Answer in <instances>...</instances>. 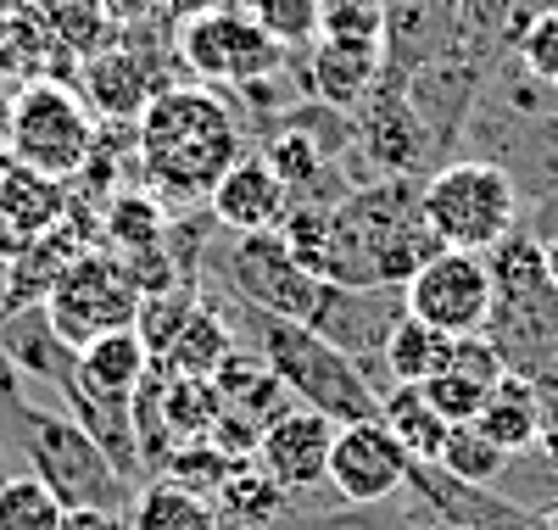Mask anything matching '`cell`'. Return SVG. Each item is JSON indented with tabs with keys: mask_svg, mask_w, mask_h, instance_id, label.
<instances>
[{
	"mask_svg": "<svg viewBox=\"0 0 558 530\" xmlns=\"http://www.w3.org/2000/svg\"><path fill=\"white\" fill-rule=\"evenodd\" d=\"M241 157H246L241 112L213 84H168L134 118V168L168 207L207 202Z\"/></svg>",
	"mask_w": 558,
	"mask_h": 530,
	"instance_id": "cell-1",
	"label": "cell"
},
{
	"mask_svg": "<svg viewBox=\"0 0 558 530\" xmlns=\"http://www.w3.org/2000/svg\"><path fill=\"white\" fill-rule=\"evenodd\" d=\"M441 252L425 213L418 179H363L330 207V285L341 291H391Z\"/></svg>",
	"mask_w": 558,
	"mask_h": 530,
	"instance_id": "cell-2",
	"label": "cell"
},
{
	"mask_svg": "<svg viewBox=\"0 0 558 530\" xmlns=\"http://www.w3.org/2000/svg\"><path fill=\"white\" fill-rule=\"evenodd\" d=\"M486 268H492L486 335L497 341V352L508 358L514 374H531V380L553 374L558 369V291H553L542 240L514 229L486 252Z\"/></svg>",
	"mask_w": 558,
	"mask_h": 530,
	"instance_id": "cell-3",
	"label": "cell"
},
{
	"mask_svg": "<svg viewBox=\"0 0 558 530\" xmlns=\"http://www.w3.org/2000/svg\"><path fill=\"white\" fill-rule=\"evenodd\" d=\"M252 335H257V358L286 380V392L302 408H318L336 424H357V419H380V392L368 385L363 363L352 352H341L330 335H318L313 324H291V318H268L241 308Z\"/></svg>",
	"mask_w": 558,
	"mask_h": 530,
	"instance_id": "cell-4",
	"label": "cell"
},
{
	"mask_svg": "<svg viewBox=\"0 0 558 530\" xmlns=\"http://www.w3.org/2000/svg\"><path fill=\"white\" fill-rule=\"evenodd\" d=\"M418 213H425L430 234L441 252H492L497 240L520 229L525 196L514 173L492 157H452L436 173L418 179Z\"/></svg>",
	"mask_w": 558,
	"mask_h": 530,
	"instance_id": "cell-5",
	"label": "cell"
},
{
	"mask_svg": "<svg viewBox=\"0 0 558 530\" xmlns=\"http://www.w3.org/2000/svg\"><path fill=\"white\" fill-rule=\"evenodd\" d=\"M101 134V118L89 112V101L78 95V84L68 79H39L17 89V112H12V152L23 168L73 184L89 162V146Z\"/></svg>",
	"mask_w": 558,
	"mask_h": 530,
	"instance_id": "cell-6",
	"label": "cell"
},
{
	"mask_svg": "<svg viewBox=\"0 0 558 530\" xmlns=\"http://www.w3.org/2000/svg\"><path fill=\"white\" fill-rule=\"evenodd\" d=\"M223 279H229V291H235L241 308L268 313V318H291V324H318L324 302H330V285L313 279V274L291 257V246L279 240V229L229 234Z\"/></svg>",
	"mask_w": 558,
	"mask_h": 530,
	"instance_id": "cell-7",
	"label": "cell"
},
{
	"mask_svg": "<svg viewBox=\"0 0 558 530\" xmlns=\"http://www.w3.org/2000/svg\"><path fill=\"white\" fill-rule=\"evenodd\" d=\"M179 62L191 68L196 79H207L213 89H252L263 79H274L279 68L291 62L286 39H274L252 12L241 7H218L196 23H184L173 39Z\"/></svg>",
	"mask_w": 558,
	"mask_h": 530,
	"instance_id": "cell-8",
	"label": "cell"
},
{
	"mask_svg": "<svg viewBox=\"0 0 558 530\" xmlns=\"http://www.w3.org/2000/svg\"><path fill=\"white\" fill-rule=\"evenodd\" d=\"M134 313H140V285L123 274V263L107 246H89L57 279V291L45 297V318L73 352H84L112 329H134Z\"/></svg>",
	"mask_w": 558,
	"mask_h": 530,
	"instance_id": "cell-9",
	"label": "cell"
},
{
	"mask_svg": "<svg viewBox=\"0 0 558 530\" xmlns=\"http://www.w3.org/2000/svg\"><path fill=\"white\" fill-rule=\"evenodd\" d=\"M352 152L375 168V179H425L441 168L436 134L408 101V79L386 68V79L352 112Z\"/></svg>",
	"mask_w": 558,
	"mask_h": 530,
	"instance_id": "cell-10",
	"label": "cell"
},
{
	"mask_svg": "<svg viewBox=\"0 0 558 530\" xmlns=\"http://www.w3.org/2000/svg\"><path fill=\"white\" fill-rule=\"evenodd\" d=\"M413 318L436 324L441 335H486L492 324V268L481 252H436L402 285Z\"/></svg>",
	"mask_w": 558,
	"mask_h": 530,
	"instance_id": "cell-11",
	"label": "cell"
},
{
	"mask_svg": "<svg viewBox=\"0 0 558 530\" xmlns=\"http://www.w3.org/2000/svg\"><path fill=\"white\" fill-rule=\"evenodd\" d=\"M162 62L151 57V45L140 28H118L112 45H101L96 57L78 62V95L89 101L101 123H134L157 95H162Z\"/></svg>",
	"mask_w": 558,
	"mask_h": 530,
	"instance_id": "cell-12",
	"label": "cell"
},
{
	"mask_svg": "<svg viewBox=\"0 0 558 530\" xmlns=\"http://www.w3.org/2000/svg\"><path fill=\"white\" fill-rule=\"evenodd\" d=\"M408 480H413V458L380 419L341 424L336 453H330V486L341 503H352V508L397 503V497H408Z\"/></svg>",
	"mask_w": 558,
	"mask_h": 530,
	"instance_id": "cell-13",
	"label": "cell"
},
{
	"mask_svg": "<svg viewBox=\"0 0 558 530\" xmlns=\"http://www.w3.org/2000/svg\"><path fill=\"white\" fill-rule=\"evenodd\" d=\"M341 424L324 419L318 408H291L286 419H274L257 442V469L268 480H279L291 497L313 492V486H330V453H336Z\"/></svg>",
	"mask_w": 558,
	"mask_h": 530,
	"instance_id": "cell-14",
	"label": "cell"
},
{
	"mask_svg": "<svg viewBox=\"0 0 558 530\" xmlns=\"http://www.w3.org/2000/svg\"><path fill=\"white\" fill-rule=\"evenodd\" d=\"M73 213L68 184L23 168L17 157H0V268L34 252L45 234H57Z\"/></svg>",
	"mask_w": 558,
	"mask_h": 530,
	"instance_id": "cell-15",
	"label": "cell"
},
{
	"mask_svg": "<svg viewBox=\"0 0 558 530\" xmlns=\"http://www.w3.org/2000/svg\"><path fill=\"white\" fill-rule=\"evenodd\" d=\"M207 213L223 234H263V229H279L291 213V190L268 168V157L246 152L235 168L218 179V190L207 196Z\"/></svg>",
	"mask_w": 558,
	"mask_h": 530,
	"instance_id": "cell-16",
	"label": "cell"
},
{
	"mask_svg": "<svg viewBox=\"0 0 558 530\" xmlns=\"http://www.w3.org/2000/svg\"><path fill=\"white\" fill-rule=\"evenodd\" d=\"M386 79V45L363 39H318L307 57V89L318 107L330 112H357L363 95Z\"/></svg>",
	"mask_w": 558,
	"mask_h": 530,
	"instance_id": "cell-17",
	"label": "cell"
},
{
	"mask_svg": "<svg viewBox=\"0 0 558 530\" xmlns=\"http://www.w3.org/2000/svg\"><path fill=\"white\" fill-rule=\"evenodd\" d=\"M96 246L89 229H78V218L68 213V224L57 234H45L34 252H23L17 263H7V279H0V313H23V308H45V297L57 291V279Z\"/></svg>",
	"mask_w": 558,
	"mask_h": 530,
	"instance_id": "cell-18",
	"label": "cell"
},
{
	"mask_svg": "<svg viewBox=\"0 0 558 530\" xmlns=\"http://www.w3.org/2000/svg\"><path fill=\"white\" fill-rule=\"evenodd\" d=\"M213 385H218L223 419H235V424L257 430V442H263V430H268L274 419H286V413L296 408V397L286 392V380H279L257 352H246V347L213 374Z\"/></svg>",
	"mask_w": 558,
	"mask_h": 530,
	"instance_id": "cell-19",
	"label": "cell"
},
{
	"mask_svg": "<svg viewBox=\"0 0 558 530\" xmlns=\"http://www.w3.org/2000/svg\"><path fill=\"white\" fill-rule=\"evenodd\" d=\"M62 73H78V62L51 39V28L28 7H0V84L23 89L39 79H62Z\"/></svg>",
	"mask_w": 558,
	"mask_h": 530,
	"instance_id": "cell-20",
	"label": "cell"
},
{
	"mask_svg": "<svg viewBox=\"0 0 558 530\" xmlns=\"http://www.w3.org/2000/svg\"><path fill=\"white\" fill-rule=\"evenodd\" d=\"M542 419H547V413H542V385H536L531 374L508 369L502 385L486 397L475 430H481L492 447H502L508 458H525V453L542 447Z\"/></svg>",
	"mask_w": 558,
	"mask_h": 530,
	"instance_id": "cell-21",
	"label": "cell"
},
{
	"mask_svg": "<svg viewBox=\"0 0 558 530\" xmlns=\"http://www.w3.org/2000/svg\"><path fill=\"white\" fill-rule=\"evenodd\" d=\"M0 352L12 358V369H17L23 380H39V385H51V392H62V380H68L73 363H78V352L62 347V335L51 329L45 308L0 313Z\"/></svg>",
	"mask_w": 558,
	"mask_h": 530,
	"instance_id": "cell-22",
	"label": "cell"
},
{
	"mask_svg": "<svg viewBox=\"0 0 558 530\" xmlns=\"http://www.w3.org/2000/svg\"><path fill=\"white\" fill-rule=\"evenodd\" d=\"M151 363L157 358L146 352V341H140L134 329H112V335H101V341H89L78 352V380L107 402H129L140 392V380L151 374Z\"/></svg>",
	"mask_w": 558,
	"mask_h": 530,
	"instance_id": "cell-23",
	"label": "cell"
},
{
	"mask_svg": "<svg viewBox=\"0 0 558 530\" xmlns=\"http://www.w3.org/2000/svg\"><path fill=\"white\" fill-rule=\"evenodd\" d=\"M218 514L229 519V525H241V530H274L279 519L291 514V492L279 486V480H268L263 469H257V458H241L235 469H229V480L218 486Z\"/></svg>",
	"mask_w": 558,
	"mask_h": 530,
	"instance_id": "cell-24",
	"label": "cell"
},
{
	"mask_svg": "<svg viewBox=\"0 0 558 530\" xmlns=\"http://www.w3.org/2000/svg\"><path fill=\"white\" fill-rule=\"evenodd\" d=\"M235 352H241V341H235V329H229V318L213 302H202L196 318L184 324V335L168 347V358H157V363L179 380H213Z\"/></svg>",
	"mask_w": 558,
	"mask_h": 530,
	"instance_id": "cell-25",
	"label": "cell"
},
{
	"mask_svg": "<svg viewBox=\"0 0 558 530\" xmlns=\"http://www.w3.org/2000/svg\"><path fill=\"white\" fill-rule=\"evenodd\" d=\"M129 530H223V514L202 492H184L173 480H146L129 503Z\"/></svg>",
	"mask_w": 558,
	"mask_h": 530,
	"instance_id": "cell-26",
	"label": "cell"
},
{
	"mask_svg": "<svg viewBox=\"0 0 558 530\" xmlns=\"http://www.w3.org/2000/svg\"><path fill=\"white\" fill-rule=\"evenodd\" d=\"M380 424L408 447L413 463H436L441 447H447V430H452V424L425 402V392H418V385H386V392H380Z\"/></svg>",
	"mask_w": 558,
	"mask_h": 530,
	"instance_id": "cell-27",
	"label": "cell"
},
{
	"mask_svg": "<svg viewBox=\"0 0 558 530\" xmlns=\"http://www.w3.org/2000/svg\"><path fill=\"white\" fill-rule=\"evenodd\" d=\"M447 347H452V335H441L436 324L402 313V318L391 324V335H386V347H380L386 385H425L430 374H441Z\"/></svg>",
	"mask_w": 558,
	"mask_h": 530,
	"instance_id": "cell-28",
	"label": "cell"
},
{
	"mask_svg": "<svg viewBox=\"0 0 558 530\" xmlns=\"http://www.w3.org/2000/svg\"><path fill=\"white\" fill-rule=\"evenodd\" d=\"M263 157H268V168H274L279 179H286L291 196H302V202H313V190L330 179V152H324V134L307 129L302 112L286 118V129H274V134H268Z\"/></svg>",
	"mask_w": 558,
	"mask_h": 530,
	"instance_id": "cell-29",
	"label": "cell"
},
{
	"mask_svg": "<svg viewBox=\"0 0 558 530\" xmlns=\"http://www.w3.org/2000/svg\"><path fill=\"white\" fill-rule=\"evenodd\" d=\"M173 229V213L157 190H118L101 213V246L107 252H140V246H157Z\"/></svg>",
	"mask_w": 558,
	"mask_h": 530,
	"instance_id": "cell-30",
	"label": "cell"
},
{
	"mask_svg": "<svg viewBox=\"0 0 558 530\" xmlns=\"http://www.w3.org/2000/svg\"><path fill=\"white\" fill-rule=\"evenodd\" d=\"M45 28H51V39L62 45V51L73 62L96 57L101 45H112V17H107V0H34L28 7Z\"/></svg>",
	"mask_w": 558,
	"mask_h": 530,
	"instance_id": "cell-31",
	"label": "cell"
},
{
	"mask_svg": "<svg viewBox=\"0 0 558 530\" xmlns=\"http://www.w3.org/2000/svg\"><path fill=\"white\" fill-rule=\"evenodd\" d=\"M196 308H202V291L191 279H179V285H168V291H151V297H140V313H134V335L146 341V352L151 358H168V347L184 335V324L196 318Z\"/></svg>",
	"mask_w": 558,
	"mask_h": 530,
	"instance_id": "cell-32",
	"label": "cell"
},
{
	"mask_svg": "<svg viewBox=\"0 0 558 530\" xmlns=\"http://www.w3.org/2000/svg\"><path fill=\"white\" fill-rule=\"evenodd\" d=\"M452 480H463V486H481V492H492L497 480H502V469L514 463L502 447H492L475 424H452L447 430V447H441V458H436Z\"/></svg>",
	"mask_w": 558,
	"mask_h": 530,
	"instance_id": "cell-33",
	"label": "cell"
},
{
	"mask_svg": "<svg viewBox=\"0 0 558 530\" xmlns=\"http://www.w3.org/2000/svg\"><path fill=\"white\" fill-rule=\"evenodd\" d=\"M62 503L51 486L34 474H7L0 480V530H62Z\"/></svg>",
	"mask_w": 558,
	"mask_h": 530,
	"instance_id": "cell-34",
	"label": "cell"
},
{
	"mask_svg": "<svg viewBox=\"0 0 558 530\" xmlns=\"http://www.w3.org/2000/svg\"><path fill=\"white\" fill-rule=\"evenodd\" d=\"M413 503V497H408ZM274 530H436L430 519H425V508H408V514H391L386 503H375V508H341V514H286V519H279Z\"/></svg>",
	"mask_w": 558,
	"mask_h": 530,
	"instance_id": "cell-35",
	"label": "cell"
},
{
	"mask_svg": "<svg viewBox=\"0 0 558 530\" xmlns=\"http://www.w3.org/2000/svg\"><path fill=\"white\" fill-rule=\"evenodd\" d=\"M279 240L291 246V257L330 285V207H318V202H296L286 213V224H279Z\"/></svg>",
	"mask_w": 558,
	"mask_h": 530,
	"instance_id": "cell-36",
	"label": "cell"
},
{
	"mask_svg": "<svg viewBox=\"0 0 558 530\" xmlns=\"http://www.w3.org/2000/svg\"><path fill=\"white\" fill-rule=\"evenodd\" d=\"M514 62L542 84V89H558V7L553 12H536L514 45Z\"/></svg>",
	"mask_w": 558,
	"mask_h": 530,
	"instance_id": "cell-37",
	"label": "cell"
},
{
	"mask_svg": "<svg viewBox=\"0 0 558 530\" xmlns=\"http://www.w3.org/2000/svg\"><path fill=\"white\" fill-rule=\"evenodd\" d=\"M418 392H425V402L447 419V424H475L481 419V408H486V385H475V380H463V374H430L425 385H418Z\"/></svg>",
	"mask_w": 558,
	"mask_h": 530,
	"instance_id": "cell-38",
	"label": "cell"
},
{
	"mask_svg": "<svg viewBox=\"0 0 558 530\" xmlns=\"http://www.w3.org/2000/svg\"><path fill=\"white\" fill-rule=\"evenodd\" d=\"M62 530H129V514L123 508H68Z\"/></svg>",
	"mask_w": 558,
	"mask_h": 530,
	"instance_id": "cell-39",
	"label": "cell"
},
{
	"mask_svg": "<svg viewBox=\"0 0 558 530\" xmlns=\"http://www.w3.org/2000/svg\"><path fill=\"white\" fill-rule=\"evenodd\" d=\"M112 28H146L151 17H162V0H107Z\"/></svg>",
	"mask_w": 558,
	"mask_h": 530,
	"instance_id": "cell-40",
	"label": "cell"
},
{
	"mask_svg": "<svg viewBox=\"0 0 558 530\" xmlns=\"http://www.w3.org/2000/svg\"><path fill=\"white\" fill-rule=\"evenodd\" d=\"M223 0H162V17L173 23V28H184V23H196V17H207V12H218Z\"/></svg>",
	"mask_w": 558,
	"mask_h": 530,
	"instance_id": "cell-41",
	"label": "cell"
},
{
	"mask_svg": "<svg viewBox=\"0 0 558 530\" xmlns=\"http://www.w3.org/2000/svg\"><path fill=\"white\" fill-rule=\"evenodd\" d=\"M12 112H17V89L0 84V157L12 152Z\"/></svg>",
	"mask_w": 558,
	"mask_h": 530,
	"instance_id": "cell-42",
	"label": "cell"
},
{
	"mask_svg": "<svg viewBox=\"0 0 558 530\" xmlns=\"http://www.w3.org/2000/svg\"><path fill=\"white\" fill-rule=\"evenodd\" d=\"M525 530H558V497L542 503L536 514H525Z\"/></svg>",
	"mask_w": 558,
	"mask_h": 530,
	"instance_id": "cell-43",
	"label": "cell"
},
{
	"mask_svg": "<svg viewBox=\"0 0 558 530\" xmlns=\"http://www.w3.org/2000/svg\"><path fill=\"white\" fill-rule=\"evenodd\" d=\"M542 252H547V274H553V291H558V234L542 240Z\"/></svg>",
	"mask_w": 558,
	"mask_h": 530,
	"instance_id": "cell-44",
	"label": "cell"
},
{
	"mask_svg": "<svg viewBox=\"0 0 558 530\" xmlns=\"http://www.w3.org/2000/svg\"><path fill=\"white\" fill-rule=\"evenodd\" d=\"M447 530H481V525H447Z\"/></svg>",
	"mask_w": 558,
	"mask_h": 530,
	"instance_id": "cell-45",
	"label": "cell"
},
{
	"mask_svg": "<svg viewBox=\"0 0 558 530\" xmlns=\"http://www.w3.org/2000/svg\"><path fill=\"white\" fill-rule=\"evenodd\" d=\"M0 480H7V474H0Z\"/></svg>",
	"mask_w": 558,
	"mask_h": 530,
	"instance_id": "cell-46",
	"label": "cell"
}]
</instances>
